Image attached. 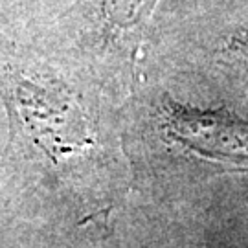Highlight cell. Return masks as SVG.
<instances>
[{
    "label": "cell",
    "instance_id": "cell-1",
    "mask_svg": "<svg viewBox=\"0 0 248 248\" xmlns=\"http://www.w3.org/2000/svg\"><path fill=\"white\" fill-rule=\"evenodd\" d=\"M155 0H103L107 18L118 26H131L147 15Z\"/></svg>",
    "mask_w": 248,
    "mask_h": 248
}]
</instances>
